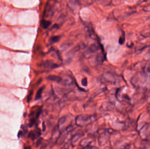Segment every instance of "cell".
Segmentation results:
<instances>
[{
	"label": "cell",
	"instance_id": "obj_1",
	"mask_svg": "<svg viewBox=\"0 0 150 149\" xmlns=\"http://www.w3.org/2000/svg\"><path fill=\"white\" fill-rule=\"evenodd\" d=\"M93 116L82 114L78 116L76 119V124L78 127H83L92 122Z\"/></svg>",
	"mask_w": 150,
	"mask_h": 149
},
{
	"label": "cell",
	"instance_id": "obj_2",
	"mask_svg": "<svg viewBox=\"0 0 150 149\" xmlns=\"http://www.w3.org/2000/svg\"><path fill=\"white\" fill-rule=\"evenodd\" d=\"M41 135V131L39 129L34 130L33 131H31L30 133H29L28 136L32 140H36V139L38 138Z\"/></svg>",
	"mask_w": 150,
	"mask_h": 149
},
{
	"label": "cell",
	"instance_id": "obj_3",
	"mask_svg": "<svg viewBox=\"0 0 150 149\" xmlns=\"http://www.w3.org/2000/svg\"><path fill=\"white\" fill-rule=\"evenodd\" d=\"M47 79L48 80H50L51 81H55L57 83H60L62 80V78L61 77H59L58 76L54 75L48 76L47 77Z\"/></svg>",
	"mask_w": 150,
	"mask_h": 149
},
{
	"label": "cell",
	"instance_id": "obj_4",
	"mask_svg": "<svg viewBox=\"0 0 150 149\" xmlns=\"http://www.w3.org/2000/svg\"><path fill=\"white\" fill-rule=\"evenodd\" d=\"M44 89V87H42L38 90V91H37V93H36V96H35V100H38L41 98V95H42Z\"/></svg>",
	"mask_w": 150,
	"mask_h": 149
},
{
	"label": "cell",
	"instance_id": "obj_5",
	"mask_svg": "<svg viewBox=\"0 0 150 149\" xmlns=\"http://www.w3.org/2000/svg\"><path fill=\"white\" fill-rule=\"evenodd\" d=\"M81 134H76L75 135L72 139V144L73 145H74L75 143H76L79 140V139L82 137Z\"/></svg>",
	"mask_w": 150,
	"mask_h": 149
},
{
	"label": "cell",
	"instance_id": "obj_6",
	"mask_svg": "<svg viewBox=\"0 0 150 149\" xmlns=\"http://www.w3.org/2000/svg\"><path fill=\"white\" fill-rule=\"evenodd\" d=\"M51 24V22L45 20H43L41 21V25L44 29H47Z\"/></svg>",
	"mask_w": 150,
	"mask_h": 149
},
{
	"label": "cell",
	"instance_id": "obj_7",
	"mask_svg": "<svg viewBox=\"0 0 150 149\" xmlns=\"http://www.w3.org/2000/svg\"><path fill=\"white\" fill-rule=\"evenodd\" d=\"M60 39V36H52V37L50 38L51 42L52 43H55L58 42Z\"/></svg>",
	"mask_w": 150,
	"mask_h": 149
},
{
	"label": "cell",
	"instance_id": "obj_8",
	"mask_svg": "<svg viewBox=\"0 0 150 149\" xmlns=\"http://www.w3.org/2000/svg\"><path fill=\"white\" fill-rule=\"evenodd\" d=\"M91 142H89V140L88 139H84L82 140L81 142V146H87V145H88L91 143Z\"/></svg>",
	"mask_w": 150,
	"mask_h": 149
},
{
	"label": "cell",
	"instance_id": "obj_9",
	"mask_svg": "<svg viewBox=\"0 0 150 149\" xmlns=\"http://www.w3.org/2000/svg\"><path fill=\"white\" fill-rule=\"evenodd\" d=\"M66 119V118L65 117H63L61 118L58 122V127H60L62 125H63V124L65 122Z\"/></svg>",
	"mask_w": 150,
	"mask_h": 149
},
{
	"label": "cell",
	"instance_id": "obj_10",
	"mask_svg": "<svg viewBox=\"0 0 150 149\" xmlns=\"http://www.w3.org/2000/svg\"><path fill=\"white\" fill-rule=\"evenodd\" d=\"M33 94V91L31 90V91L29 93V95L27 96V102L29 103L31 100L32 99V95Z\"/></svg>",
	"mask_w": 150,
	"mask_h": 149
},
{
	"label": "cell",
	"instance_id": "obj_11",
	"mask_svg": "<svg viewBox=\"0 0 150 149\" xmlns=\"http://www.w3.org/2000/svg\"><path fill=\"white\" fill-rule=\"evenodd\" d=\"M81 83H82L83 86H85V87L87 86V78H83L82 80Z\"/></svg>",
	"mask_w": 150,
	"mask_h": 149
},
{
	"label": "cell",
	"instance_id": "obj_12",
	"mask_svg": "<svg viewBox=\"0 0 150 149\" xmlns=\"http://www.w3.org/2000/svg\"><path fill=\"white\" fill-rule=\"evenodd\" d=\"M35 121H36V119L34 118H32L29 121V127H32L34 125V124L35 123Z\"/></svg>",
	"mask_w": 150,
	"mask_h": 149
},
{
	"label": "cell",
	"instance_id": "obj_13",
	"mask_svg": "<svg viewBox=\"0 0 150 149\" xmlns=\"http://www.w3.org/2000/svg\"><path fill=\"white\" fill-rule=\"evenodd\" d=\"M124 38H123V37H120V38H119V40H118V42H119V43L120 44L122 45V44L124 43Z\"/></svg>",
	"mask_w": 150,
	"mask_h": 149
},
{
	"label": "cell",
	"instance_id": "obj_14",
	"mask_svg": "<svg viewBox=\"0 0 150 149\" xmlns=\"http://www.w3.org/2000/svg\"><path fill=\"white\" fill-rule=\"evenodd\" d=\"M82 149H98V148H97V147H96V146H86L85 148H83Z\"/></svg>",
	"mask_w": 150,
	"mask_h": 149
},
{
	"label": "cell",
	"instance_id": "obj_15",
	"mask_svg": "<svg viewBox=\"0 0 150 149\" xmlns=\"http://www.w3.org/2000/svg\"><path fill=\"white\" fill-rule=\"evenodd\" d=\"M41 140H42V139H39V140L37 141V143H36V146H38L39 144H40V143H41Z\"/></svg>",
	"mask_w": 150,
	"mask_h": 149
},
{
	"label": "cell",
	"instance_id": "obj_16",
	"mask_svg": "<svg viewBox=\"0 0 150 149\" xmlns=\"http://www.w3.org/2000/svg\"><path fill=\"white\" fill-rule=\"evenodd\" d=\"M122 149H129V146L126 145V146H125Z\"/></svg>",
	"mask_w": 150,
	"mask_h": 149
},
{
	"label": "cell",
	"instance_id": "obj_17",
	"mask_svg": "<svg viewBox=\"0 0 150 149\" xmlns=\"http://www.w3.org/2000/svg\"><path fill=\"white\" fill-rule=\"evenodd\" d=\"M22 134V131H20L19 132V133H18V137H19Z\"/></svg>",
	"mask_w": 150,
	"mask_h": 149
},
{
	"label": "cell",
	"instance_id": "obj_18",
	"mask_svg": "<svg viewBox=\"0 0 150 149\" xmlns=\"http://www.w3.org/2000/svg\"><path fill=\"white\" fill-rule=\"evenodd\" d=\"M24 149H31V146H27Z\"/></svg>",
	"mask_w": 150,
	"mask_h": 149
}]
</instances>
